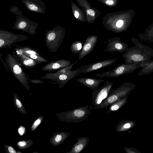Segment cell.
<instances>
[{
  "label": "cell",
  "instance_id": "obj_1",
  "mask_svg": "<svg viewBox=\"0 0 153 153\" xmlns=\"http://www.w3.org/2000/svg\"><path fill=\"white\" fill-rule=\"evenodd\" d=\"M132 42L135 46L128 48L122 54L125 63L138 64L143 62H150L153 56V50L150 47L144 45L134 38H131Z\"/></svg>",
  "mask_w": 153,
  "mask_h": 153
},
{
  "label": "cell",
  "instance_id": "obj_2",
  "mask_svg": "<svg viewBox=\"0 0 153 153\" xmlns=\"http://www.w3.org/2000/svg\"><path fill=\"white\" fill-rule=\"evenodd\" d=\"M89 107L90 105H87L70 111L60 112L55 115L62 122L68 123H78L87 120L91 113Z\"/></svg>",
  "mask_w": 153,
  "mask_h": 153
},
{
  "label": "cell",
  "instance_id": "obj_3",
  "mask_svg": "<svg viewBox=\"0 0 153 153\" xmlns=\"http://www.w3.org/2000/svg\"><path fill=\"white\" fill-rule=\"evenodd\" d=\"M65 29L60 25L52 29L47 30L45 33V44L49 50L54 52L57 51L61 45L65 37Z\"/></svg>",
  "mask_w": 153,
  "mask_h": 153
},
{
  "label": "cell",
  "instance_id": "obj_4",
  "mask_svg": "<svg viewBox=\"0 0 153 153\" xmlns=\"http://www.w3.org/2000/svg\"><path fill=\"white\" fill-rule=\"evenodd\" d=\"M136 85L131 82H125L116 89L111 90L110 95L98 108L102 109L122 98L127 96L135 88Z\"/></svg>",
  "mask_w": 153,
  "mask_h": 153
},
{
  "label": "cell",
  "instance_id": "obj_5",
  "mask_svg": "<svg viewBox=\"0 0 153 153\" xmlns=\"http://www.w3.org/2000/svg\"><path fill=\"white\" fill-rule=\"evenodd\" d=\"M113 83L108 80L101 87L92 92V101L90 105L91 110L98 109L99 106L110 95Z\"/></svg>",
  "mask_w": 153,
  "mask_h": 153
},
{
  "label": "cell",
  "instance_id": "obj_6",
  "mask_svg": "<svg viewBox=\"0 0 153 153\" xmlns=\"http://www.w3.org/2000/svg\"><path fill=\"white\" fill-rule=\"evenodd\" d=\"M141 68L140 63L135 64L122 63L112 70L95 74L96 77H117L124 74L131 73L138 68Z\"/></svg>",
  "mask_w": 153,
  "mask_h": 153
},
{
  "label": "cell",
  "instance_id": "obj_7",
  "mask_svg": "<svg viewBox=\"0 0 153 153\" xmlns=\"http://www.w3.org/2000/svg\"><path fill=\"white\" fill-rule=\"evenodd\" d=\"M8 62L11 71L22 84L27 90H29L30 87L27 81L28 78L22 68L10 55H8Z\"/></svg>",
  "mask_w": 153,
  "mask_h": 153
},
{
  "label": "cell",
  "instance_id": "obj_8",
  "mask_svg": "<svg viewBox=\"0 0 153 153\" xmlns=\"http://www.w3.org/2000/svg\"><path fill=\"white\" fill-rule=\"evenodd\" d=\"M128 48L127 43L121 41L120 37H114L108 40L106 48L104 51L111 53L115 52L122 53L126 51Z\"/></svg>",
  "mask_w": 153,
  "mask_h": 153
},
{
  "label": "cell",
  "instance_id": "obj_9",
  "mask_svg": "<svg viewBox=\"0 0 153 153\" xmlns=\"http://www.w3.org/2000/svg\"><path fill=\"white\" fill-rule=\"evenodd\" d=\"M117 60V59H111L84 65L81 74L88 73L109 66L113 64Z\"/></svg>",
  "mask_w": 153,
  "mask_h": 153
},
{
  "label": "cell",
  "instance_id": "obj_10",
  "mask_svg": "<svg viewBox=\"0 0 153 153\" xmlns=\"http://www.w3.org/2000/svg\"><path fill=\"white\" fill-rule=\"evenodd\" d=\"M98 39V37L95 35H90L87 37L79 54L78 60L81 59L92 52L96 45Z\"/></svg>",
  "mask_w": 153,
  "mask_h": 153
},
{
  "label": "cell",
  "instance_id": "obj_11",
  "mask_svg": "<svg viewBox=\"0 0 153 153\" xmlns=\"http://www.w3.org/2000/svg\"><path fill=\"white\" fill-rule=\"evenodd\" d=\"M84 66V65L75 70L70 71L65 74L59 75L54 81L58 84L59 88L62 89L69 81L74 77L81 74Z\"/></svg>",
  "mask_w": 153,
  "mask_h": 153
},
{
  "label": "cell",
  "instance_id": "obj_12",
  "mask_svg": "<svg viewBox=\"0 0 153 153\" xmlns=\"http://www.w3.org/2000/svg\"><path fill=\"white\" fill-rule=\"evenodd\" d=\"M71 64L70 60L60 59L50 62L41 68V70L45 71H55L70 66Z\"/></svg>",
  "mask_w": 153,
  "mask_h": 153
},
{
  "label": "cell",
  "instance_id": "obj_13",
  "mask_svg": "<svg viewBox=\"0 0 153 153\" xmlns=\"http://www.w3.org/2000/svg\"><path fill=\"white\" fill-rule=\"evenodd\" d=\"M76 81L93 91L98 88L100 84L105 80L91 78H80L76 79Z\"/></svg>",
  "mask_w": 153,
  "mask_h": 153
},
{
  "label": "cell",
  "instance_id": "obj_14",
  "mask_svg": "<svg viewBox=\"0 0 153 153\" xmlns=\"http://www.w3.org/2000/svg\"><path fill=\"white\" fill-rule=\"evenodd\" d=\"M71 134L64 131L54 132L50 140V143L53 146L61 144Z\"/></svg>",
  "mask_w": 153,
  "mask_h": 153
},
{
  "label": "cell",
  "instance_id": "obj_15",
  "mask_svg": "<svg viewBox=\"0 0 153 153\" xmlns=\"http://www.w3.org/2000/svg\"><path fill=\"white\" fill-rule=\"evenodd\" d=\"M89 139L87 137H82L77 138V142L73 145L71 149L66 153H80L88 144Z\"/></svg>",
  "mask_w": 153,
  "mask_h": 153
},
{
  "label": "cell",
  "instance_id": "obj_16",
  "mask_svg": "<svg viewBox=\"0 0 153 153\" xmlns=\"http://www.w3.org/2000/svg\"><path fill=\"white\" fill-rule=\"evenodd\" d=\"M28 2L27 7L30 10L40 13H45V5L42 0H31Z\"/></svg>",
  "mask_w": 153,
  "mask_h": 153
},
{
  "label": "cell",
  "instance_id": "obj_17",
  "mask_svg": "<svg viewBox=\"0 0 153 153\" xmlns=\"http://www.w3.org/2000/svg\"><path fill=\"white\" fill-rule=\"evenodd\" d=\"M78 62L76 61L70 66L61 69L54 73H45V75L41 78L42 79H46L54 81L60 75L64 74L71 71L73 65Z\"/></svg>",
  "mask_w": 153,
  "mask_h": 153
},
{
  "label": "cell",
  "instance_id": "obj_18",
  "mask_svg": "<svg viewBox=\"0 0 153 153\" xmlns=\"http://www.w3.org/2000/svg\"><path fill=\"white\" fill-rule=\"evenodd\" d=\"M135 122L129 120H123L120 121L116 127V131L121 132L128 131L135 125Z\"/></svg>",
  "mask_w": 153,
  "mask_h": 153
},
{
  "label": "cell",
  "instance_id": "obj_19",
  "mask_svg": "<svg viewBox=\"0 0 153 153\" xmlns=\"http://www.w3.org/2000/svg\"><path fill=\"white\" fill-rule=\"evenodd\" d=\"M71 4L72 11L75 18L79 21L85 22V16L84 12L72 0Z\"/></svg>",
  "mask_w": 153,
  "mask_h": 153
},
{
  "label": "cell",
  "instance_id": "obj_20",
  "mask_svg": "<svg viewBox=\"0 0 153 153\" xmlns=\"http://www.w3.org/2000/svg\"><path fill=\"white\" fill-rule=\"evenodd\" d=\"M128 99V96H126L116 100L110 105L108 111L112 112L118 110L125 104Z\"/></svg>",
  "mask_w": 153,
  "mask_h": 153
},
{
  "label": "cell",
  "instance_id": "obj_21",
  "mask_svg": "<svg viewBox=\"0 0 153 153\" xmlns=\"http://www.w3.org/2000/svg\"><path fill=\"white\" fill-rule=\"evenodd\" d=\"M13 100L14 105L19 112L23 114H27L25 108L16 93L13 94Z\"/></svg>",
  "mask_w": 153,
  "mask_h": 153
},
{
  "label": "cell",
  "instance_id": "obj_22",
  "mask_svg": "<svg viewBox=\"0 0 153 153\" xmlns=\"http://www.w3.org/2000/svg\"><path fill=\"white\" fill-rule=\"evenodd\" d=\"M138 73L137 75L142 76L146 74H150L153 72V60L147 62L146 65Z\"/></svg>",
  "mask_w": 153,
  "mask_h": 153
},
{
  "label": "cell",
  "instance_id": "obj_23",
  "mask_svg": "<svg viewBox=\"0 0 153 153\" xmlns=\"http://www.w3.org/2000/svg\"><path fill=\"white\" fill-rule=\"evenodd\" d=\"M83 43L81 41H76L72 44L70 47V50L74 54H79L82 47Z\"/></svg>",
  "mask_w": 153,
  "mask_h": 153
},
{
  "label": "cell",
  "instance_id": "obj_24",
  "mask_svg": "<svg viewBox=\"0 0 153 153\" xmlns=\"http://www.w3.org/2000/svg\"><path fill=\"white\" fill-rule=\"evenodd\" d=\"M21 57L23 64L26 66L34 67L37 65L36 62L33 59L27 56L25 53L21 54Z\"/></svg>",
  "mask_w": 153,
  "mask_h": 153
},
{
  "label": "cell",
  "instance_id": "obj_25",
  "mask_svg": "<svg viewBox=\"0 0 153 153\" xmlns=\"http://www.w3.org/2000/svg\"><path fill=\"white\" fill-rule=\"evenodd\" d=\"M34 143V141L31 140H22L19 141L16 143V146L20 149H25L31 146Z\"/></svg>",
  "mask_w": 153,
  "mask_h": 153
},
{
  "label": "cell",
  "instance_id": "obj_26",
  "mask_svg": "<svg viewBox=\"0 0 153 153\" xmlns=\"http://www.w3.org/2000/svg\"><path fill=\"white\" fill-rule=\"evenodd\" d=\"M25 54L33 59L36 62L37 64H41L43 62H48L47 60L43 58L41 56H39L35 54H30L25 53Z\"/></svg>",
  "mask_w": 153,
  "mask_h": 153
},
{
  "label": "cell",
  "instance_id": "obj_27",
  "mask_svg": "<svg viewBox=\"0 0 153 153\" xmlns=\"http://www.w3.org/2000/svg\"><path fill=\"white\" fill-rule=\"evenodd\" d=\"M43 118V115H41L38 117L34 122L31 127V131L35 130L42 121Z\"/></svg>",
  "mask_w": 153,
  "mask_h": 153
},
{
  "label": "cell",
  "instance_id": "obj_28",
  "mask_svg": "<svg viewBox=\"0 0 153 153\" xmlns=\"http://www.w3.org/2000/svg\"><path fill=\"white\" fill-rule=\"evenodd\" d=\"M5 151L7 153H22L20 151H16L12 146L4 145V146Z\"/></svg>",
  "mask_w": 153,
  "mask_h": 153
},
{
  "label": "cell",
  "instance_id": "obj_29",
  "mask_svg": "<svg viewBox=\"0 0 153 153\" xmlns=\"http://www.w3.org/2000/svg\"><path fill=\"white\" fill-rule=\"evenodd\" d=\"M23 52L25 53L41 56L37 51L28 48H25L24 49Z\"/></svg>",
  "mask_w": 153,
  "mask_h": 153
},
{
  "label": "cell",
  "instance_id": "obj_30",
  "mask_svg": "<svg viewBox=\"0 0 153 153\" xmlns=\"http://www.w3.org/2000/svg\"><path fill=\"white\" fill-rule=\"evenodd\" d=\"M124 150L127 153H141V152L137 149L133 148L125 147Z\"/></svg>",
  "mask_w": 153,
  "mask_h": 153
},
{
  "label": "cell",
  "instance_id": "obj_31",
  "mask_svg": "<svg viewBox=\"0 0 153 153\" xmlns=\"http://www.w3.org/2000/svg\"><path fill=\"white\" fill-rule=\"evenodd\" d=\"M77 1L78 4L80 7L85 8H88V5L86 0H76Z\"/></svg>",
  "mask_w": 153,
  "mask_h": 153
},
{
  "label": "cell",
  "instance_id": "obj_32",
  "mask_svg": "<svg viewBox=\"0 0 153 153\" xmlns=\"http://www.w3.org/2000/svg\"><path fill=\"white\" fill-rule=\"evenodd\" d=\"M87 16L88 21L91 17L94 16L95 14L94 11L92 9H88L86 10Z\"/></svg>",
  "mask_w": 153,
  "mask_h": 153
},
{
  "label": "cell",
  "instance_id": "obj_33",
  "mask_svg": "<svg viewBox=\"0 0 153 153\" xmlns=\"http://www.w3.org/2000/svg\"><path fill=\"white\" fill-rule=\"evenodd\" d=\"M27 23L25 21L20 22L19 24V27L20 29H23L27 26Z\"/></svg>",
  "mask_w": 153,
  "mask_h": 153
},
{
  "label": "cell",
  "instance_id": "obj_34",
  "mask_svg": "<svg viewBox=\"0 0 153 153\" xmlns=\"http://www.w3.org/2000/svg\"><path fill=\"white\" fill-rule=\"evenodd\" d=\"M123 25V21L121 20H118L116 23V25L117 28H120L122 27Z\"/></svg>",
  "mask_w": 153,
  "mask_h": 153
},
{
  "label": "cell",
  "instance_id": "obj_35",
  "mask_svg": "<svg viewBox=\"0 0 153 153\" xmlns=\"http://www.w3.org/2000/svg\"><path fill=\"white\" fill-rule=\"evenodd\" d=\"M29 81L31 82L34 83H42L44 82L43 81L37 79L35 80L29 79Z\"/></svg>",
  "mask_w": 153,
  "mask_h": 153
},
{
  "label": "cell",
  "instance_id": "obj_36",
  "mask_svg": "<svg viewBox=\"0 0 153 153\" xmlns=\"http://www.w3.org/2000/svg\"><path fill=\"white\" fill-rule=\"evenodd\" d=\"M105 3L108 5H112L114 4V1L112 0H107L105 1Z\"/></svg>",
  "mask_w": 153,
  "mask_h": 153
},
{
  "label": "cell",
  "instance_id": "obj_37",
  "mask_svg": "<svg viewBox=\"0 0 153 153\" xmlns=\"http://www.w3.org/2000/svg\"><path fill=\"white\" fill-rule=\"evenodd\" d=\"M4 43V41L1 39H0V47Z\"/></svg>",
  "mask_w": 153,
  "mask_h": 153
},
{
  "label": "cell",
  "instance_id": "obj_38",
  "mask_svg": "<svg viewBox=\"0 0 153 153\" xmlns=\"http://www.w3.org/2000/svg\"><path fill=\"white\" fill-rule=\"evenodd\" d=\"M36 153H38V152H33V153H36Z\"/></svg>",
  "mask_w": 153,
  "mask_h": 153
}]
</instances>
